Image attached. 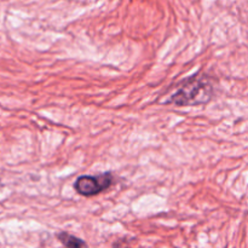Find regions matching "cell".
<instances>
[{
    "label": "cell",
    "mask_w": 248,
    "mask_h": 248,
    "mask_svg": "<svg viewBox=\"0 0 248 248\" xmlns=\"http://www.w3.org/2000/svg\"><path fill=\"white\" fill-rule=\"evenodd\" d=\"M212 94L213 87L210 80L203 75L196 74L181 82L167 102L177 106H196L210 101Z\"/></svg>",
    "instance_id": "1"
},
{
    "label": "cell",
    "mask_w": 248,
    "mask_h": 248,
    "mask_svg": "<svg viewBox=\"0 0 248 248\" xmlns=\"http://www.w3.org/2000/svg\"><path fill=\"white\" fill-rule=\"evenodd\" d=\"M114 177L110 172L98 176H80L75 181L74 189L82 196H93L110 188Z\"/></svg>",
    "instance_id": "2"
},
{
    "label": "cell",
    "mask_w": 248,
    "mask_h": 248,
    "mask_svg": "<svg viewBox=\"0 0 248 248\" xmlns=\"http://www.w3.org/2000/svg\"><path fill=\"white\" fill-rule=\"evenodd\" d=\"M57 239L60 240L61 244L64 245L65 247L74 248V247H85L86 246L85 241H82V240L73 236V235H69L68 232H60V234L57 235Z\"/></svg>",
    "instance_id": "3"
}]
</instances>
